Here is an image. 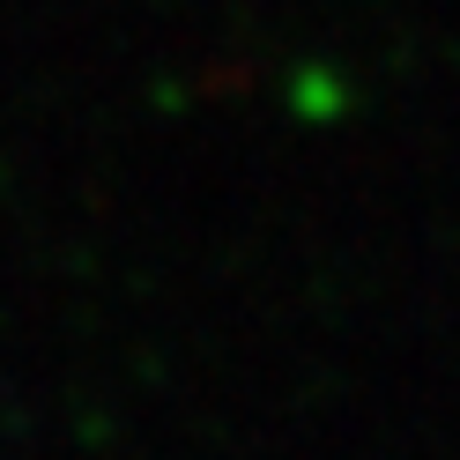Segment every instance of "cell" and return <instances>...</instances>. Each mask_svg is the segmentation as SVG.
<instances>
[{
	"instance_id": "1",
	"label": "cell",
	"mask_w": 460,
	"mask_h": 460,
	"mask_svg": "<svg viewBox=\"0 0 460 460\" xmlns=\"http://www.w3.org/2000/svg\"><path fill=\"white\" fill-rule=\"evenodd\" d=\"M282 97H290V119H305V127H334L341 111L357 104V82L341 75L334 60H305V67L290 75V90H282Z\"/></svg>"
}]
</instances>
